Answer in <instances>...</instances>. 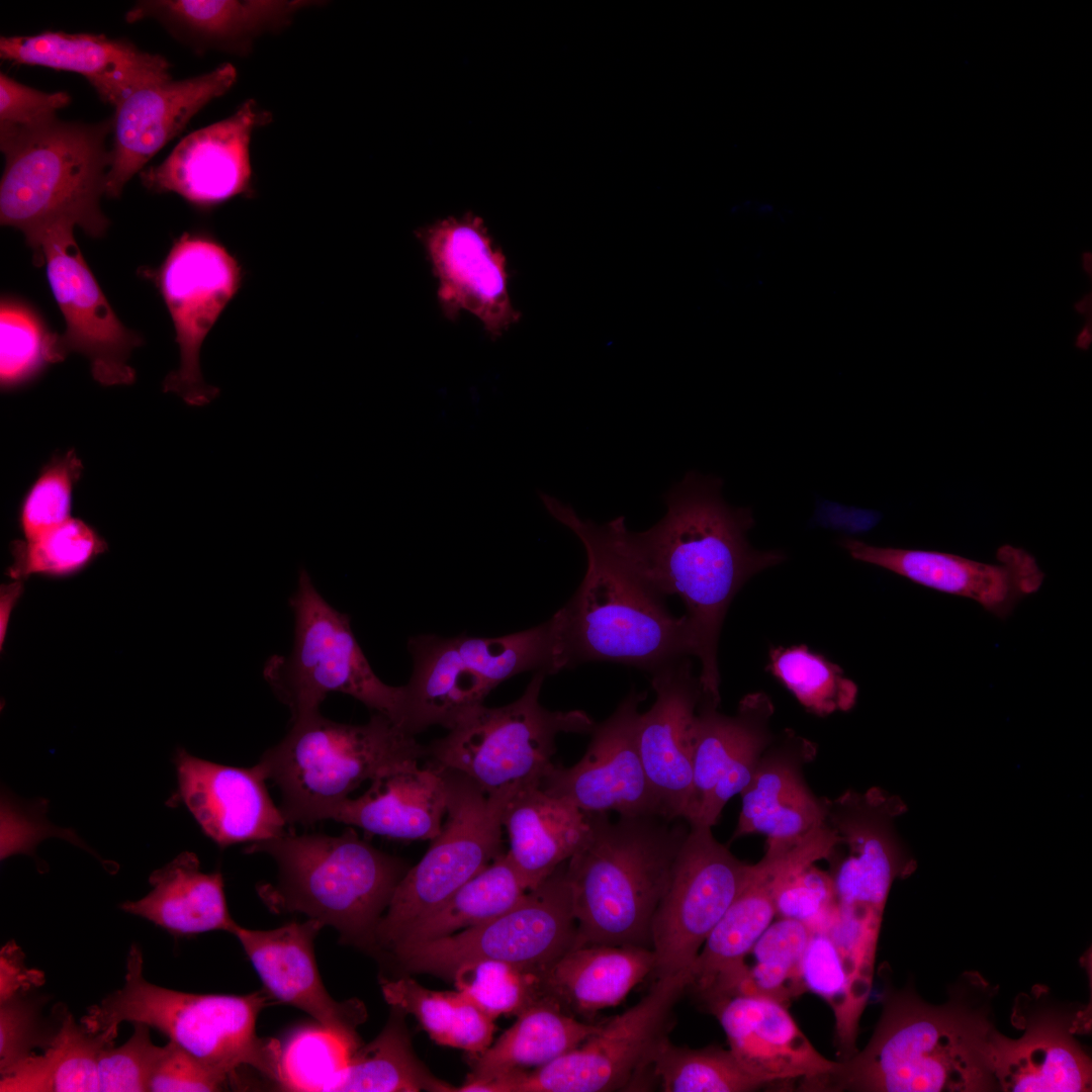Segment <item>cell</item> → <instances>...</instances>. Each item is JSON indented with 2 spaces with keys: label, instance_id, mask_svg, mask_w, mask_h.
Segmentation results:
<instances>
[{
  "label": "cell",
  "instance_id": "f546056e",
  "mask_svg": "<svg viewBox=\"0 0 1092 1092\" xmlns=\"http://www.w3.org/2000/svg\"><path fill=\"white\" fill-rule=\"evenodd\" d=\"M708 1008L719 1020L734 1058L761 1086L792 1080L804 1084L836 1066L815 1049L780 1002L733 995Z\"/></svg>",
  "mask_w": 1092,
  "mask_h": 1092
},
{
  "label": "cell",
  "instance_id": "91938a15",
  "mask_svg": "<svg viewBox=\"0 0 1092 1092\" xmlns=\"http://www.w3.org/2000/svg\"><path fill=\"white\" fill-rule=\"evenodd\" d=\"M21 592H22L21 580H16L15 582H12V583L6 584V585H2V587H1V604H0V606H1V610H0V615H1L0 616L1 645H2V643L4 641V638H5L7 625H8V621H9V616L11 614V610H12L13 606L15 605L16 601L19 599Z\"/></svg>",
  "mask_w": 1092,
  "mask_h": 1092
},
{
  "label": "cell",
  "instance_id": "681fc988",
  "mask_svg": "<svg viewBox=\"0 0 1092 1092\" xmlns=\"http://www.w3.org/2000/svg\"><path fill=\"white\" fill-rule=\"evenodd\" d=\"M83 470L76 453L55 457L33 483L21 506L19 523L25 539H32L70 519L74 485Z\"/></svg>",
  "mask_w": 1092,
  "mask_h": 1092
},
{
  "label": "cell",
  "instance_id": "db71d44e",
  "mask_svg": "<svg viewBox=\"0 0 1092 1092\" xmlns=\"http://www.w3.org/2000/svg\"><path fill=\"white\" fill-rule=\"evenodd\" d=\"M381 992L391 1006L414 1015L431 1039L445 1045L453 1023L457 991H434L412 978L381 979Z\"/></svg>",
  "mask_w": 1092,
  "mask_h": 1092
},
{
  "label": "cell",
  "instance_id": "c3c4849f",
  "mask_svg": "<svg viewBox=\"0 0 1092 1092\" xmlns=\"http://www.w3.org/2000/svg\"><path fill=\"white\" fill-rule=\"evenodd\" d=\"M451 980L458 991L494 1019L502 1015H518L544 997L541 976L500 961L464 964L456 969Z\"/></svg>",
  "mask_w": 1092,
  "mask_h": 1092
},
{
  "label": "cell",
  "instance_id": "ab89813d",
  "mask_svg": "<svg viewBox=\"0 0 1092 1092\" xmlns=\"http://www.w3.org/2000/svg\"><path fill=\"white\" fill-rule=\"evenodd\" d=\"M404 1015L392 1007L381 1032L354 1052L335 1092L455 1091L433 1077L417 1058Z\"/></svg>",
  "mask_w": 1092,
  "mask_h": 1092
},
{
  "label": "cell",
  "instance_id": "ffe728a7",
  "mask_svg": "<svg viewBox=\"0 0 1092 1092\" xmlns=\"http://www.w3.org/2000/svg\"><path fill=\"white\" fill-rule=\"evenodd\" d=\"M73 232H53L42 239L39 248V264H46L52 292L66 322L62 346L67 354L84 355L93 378L100 384H130L135 374L128 358L143 340L116 316Z\"/></svg>",
  "mask_w": 1092,
  "mask_h": 1092
},
{
  "label": "cell",
  "instance_id": "ba28073f",
  "mask_svg": "<svg viewBox=\"0 0 1092 1092\" xmlns=\"http://www.w3.org/2000/svg\"><path fill=\"white\" fill-rule=\"evenodd\" d=\"M425 756L426 746L380 713L352 725L318 711L291 720L288 733L258 764L278 786L287 823L310 825L328 820L363 782Z\"/></svg>",
  "mask_w": 1092,
  "mask_h": 1092
},
{
  "label": "cell",
  "instance_id": "ac0fdd59",
  "mask_svg": "<svg viewBox=\"0 0 1092 1092\" xmlns=\"http://www.w3.org/2000/svg\"><path fill=\"white\" fill-rule=\"evenodd\" d=\"M1090 1010L1056 1001L1042 986L1019 995L1012 1022L1022 1035L1011 1038L999 1031L994 1042L999 1091H1091V1059L1076 1038L1090 1029Z\"/></svg>",
  "mask_w": 1092,
  "mask_h": 1092
},
{
  "label": "cell",
  "instance_id": "9a60e30c",
  "mask_svg": "<svg viewBox=\"0 0 1092 1092\" xmlns=\"http://www.w3.org/2000/svg\"><path fill=\"white\" fill-rule=\"evenodd\" d=\"M171 315L180 365L169 373L163 390L187 404L211 402L219 389L206 383L200 350L216 321L241 290L246 271L219 241L205 233H184L176 239L163 263L148 272Z\"/></svg>",
  "mask_w": 1092,
  "mask_h": 1092
},
{
  "label": "cell",
  "instance_id": "7bdbcfd3",
  "mask_svg": "<svg viewBox=\"0 0 1092 1092\" xmlns=\"http://www.w3.org/2000/svg\"><path fill=\"white\" fill-rule=\"evenodd\" d=\"M650 1069L664 1092H748L761 1087L729 1049L713 1045L684 1048L666 1038Z\"/></svg>",
  "mask_w": 1092,
  "mask_h": 1092
},
{
  "label": "cell",
  "instance_id": "8992f818",
  "mask_svg": "<svg viewBox=\"0 0 1092 1092\" xmlns=\"http://www.w3.org/2000/svg\"><path fill=\"white\" fill-rule=\"evenodd\" d=\"M245 852L266 853L278 866L277 883L259 889L271 911L303 913L363 947L374 946L376 927L408 870L353 828L337 836L283 834L251 843Z\"/></svg>",
  "mask_w": 1092,
  "mask_h": 1092
},
{
  "label": "cell",
  "instance_id": "74e56055",
  "mask_svg": "<svg viewBox=\"0 0 1092 1092\" xmlns=\"http://www.w3.org/2000/svg\"><path fill=\"white\" fill-rule=\"evenodd\" d=\"M306 1H143L126 14L128 22L148 16L214 42H237L286 22Z\"/></svg>",
  "mask_w": 1092,
  "mask_h": 1092
},
{
  "label": "cell",
  "instance_id": "f35d334b",
  "mask_svg": "<svg viewBox=\"0 0 1092 1092\" xmlns=\"http://www.w3.org/2000/svg\"><path fill=\"white\" fill-rule=\"evenodd\" d=\"M527 891L508 853H502L434 912L411 926L388 952L486 922L517 904Z\"/></svg>",
  "mask_w": 1092,
  "mask_h": 1092
},
{
  "label": "cell",
  "instance_id": "6125c7cd",
  "mask_svg": "<svg viewBox=\"0 0 1092 1092\" xmlns=\"http://www.w3.org/2000/svg\"><path fill=\"white\" fill-rule=\"evenodd\" d=\"M1076 308L1079 312L1089 314L1091 312V294H1087L1080 302L1076 304Z\"/></svg>",
  "mask_w": 1092,
  "mask_h": 1092
},
{
  "label": "cell",
  "instance_id": "7c38bea8",
  "mask_svg": "<svg viewBox=\"0 0 1092 1092\" xmlns=\"http://www.w3.org/2000/svg\"><path fill=\"white\" fill-rule=\"evenodd\" d=\"M438 770L448 791L446 821L398 883L376 927L374 946L386 951L502 854L503 810L511 796L487 795L460 772Z\"/></svg>",
  "mask_w": 1092,
  "mask_h": 1092
},
{
  "label": "cell",
  "instance_id": "277c9868",
  "mask_svg": "<svg viewBox=\"0 0 1092 1092\" xmlns=\"http://www.w3.org/2000/svg\"><path fill=\"white\" fill-rule=\"evenodd\" d=\"M590 833L567 860L576 919L575 946L587 943L652 949L651 926L688 834L685 819L589 813Z\"/></svg>",
  "mask_w": 1092,
  "mask_h": 1092
},
{
  "label": "cell",
  "instance_id": "83f0119b",
  "mask_svg": "<svg viewBox=\"0 0 1092 1092\" xmlns=\"http://www.w3.org/2000/svg\"><path fill=\"white\" fill-rule=\"evenodd\" d=\"M651 674L656 698L650 709L639 715L638 747L661 815L685 819L692 788L700 680L688 656Z\"/></svg>",
  "mask_w": 1092,
  "mask_h": 1092
},
{
  "label": "cell",
  "instance_id": "be15d7a7",
  "mask_svg": "<svg viewBox=\"0 0 1092 1092\" xmlns=\"http://www.w3.org/2000/svg\"><path fill=\"white\" fill-rule=\"evenodd\" d=\"M1084 267H1085L1087 273L1090 275L1091 274V254L1090 253L1084 254Z\"/></svg>",
  "mask_w": 1092,
  "mask_h": 1092
},
{
  "label": "cell",
  "instance_id": "bcb514c9",
  "mask_svg": "<svg viewBox=\"0 0 1092 1092\" xmlns=\"http://www.w3.org/2000/svg\"><path fill=\"white\" fill-rule=\"evenodd\" d=\"M105 548V542L90 526L70 518L37 537L14 542L8 575L15 580L31 574L69 575L85 567Z\"/></svg>",
  "mask_w": 1092,
  "mask_h": 1092
},
{
  "label": "cell",
  "instance_id": "d590c367",
  "mask_svg": "<svg viewBox=\"0 0 1092 1092\" xmlns=\"http://www.w3.org/2000/svg\"><path fill=\"white\" fill-rule=\"evenodd\" d=\"M600 1026L577 1020L554 1000L542 997L521 1011L492 1045L470 1056L471 1073L455 1091L476 1092L509 1074L542 1067L577 1048Z\"/></svg>",
  "mask_w": 1092,
  "mask_h": 1092
},
{
  "label": "cell",
  "instance_id": "ee69618b",
  "mask_svg": "<svg viewBox=\"0 0 1092 1092\" xmlns=\"http://www.w3.org/2000/svg\"><path fill=\"white\" fill-rule=\"evenodd\" d=\"M357 1049L320 1024L297 1027L281 1042L277 1086L286 1091L335 1092Z\"/></svg>",
  "mask_w": 1092,
  "mask_h": 1092
},
{
  "label": "cell",
  "instance_id": "11a10c76",
  "mask_svg": "<svg viewBox=\"0 0 1092 1092\" xmlns=\"http://www.w3.org/2000/svg\"><path fill=\"white\" fill-rule=\"evenodd\" d=\"M231 1084L228 1077L204 1065L177 1043L169 1040L152 1075L149 1091L211 1092L224 1090Z\"/></svg>",
  "mask_w": 1092,
  "mask_h": 1092
},
{
  "label": "cell",
  "instance_id": "4316f807",
  "mask_svg": "<svg viewBox=\"0 0 1092 1092\" xmlns=\"http://www.w3.org/2000/svg\"><path fill=\"white\" fill-rule=\"evenodd\" d=\"M236 68L222 64L212 71L179 81L142 88L115 108L114 133L105 194L118 197L127 181L211 100L228 92Z\"/></svg>",
  "mask_w": 1092,
  "mask_h": 1092
},
{
  "label": "cell",
  "instance_id": "9c48e42d",
  "mask_svg": "<svg viewBox=\"0 0 1092 1092\" xmlns=\"http://www.w3.org/2000/svg\"><path fill=\"white\" fill-rule=\"evenodd\" d=\"M546 672L534 673L511 704L468 712L448 733L426 746V765L460 772L487 795H514L541 786L553 765L560 733L590 734L584 711H550L539 702Z\"/></svg>",
  "mask_w": 1092,
  "mask_h": 1092
},
{
  "label": "cell",
  "instance_id": "4dcf8cb0",
  "mask_svg": "<svg viewBox=\"0 0 1092 1092\" xmlns=\"http://www.w3.org/2000/svg\"><path fill=\"white\" fill-rule=\"evenodd\" d=\"M815 754V744L791 730L774 738L740 793L742 806L732 839L750 834L795 839L825 822L827 799L817 797L804 776Z\"/></svg>",
  "mask_w": 1092,
  "mask_h": 1092
},
{
  "label": "cell",
  "instance_id": "7402d4cb",
  "mask_svg": "<svg viewBox=\"0 0 1092 1092\" xmlns=\"http://www.w3.org/2000/svg\"><path fill=\"white\" fill-rule=\"evenodd\" d=\"M720 703L701 694L692 766V788L685 814L689 824L713 827L726 805L749 783L760 755L775 736L774 705L762 692L743 697L735 715L718 711Z\"/></svg>",
  "mask_w": 1092,
  "mask_h": 1092
},
{
  "label": "cell",
  "instance_id": "f1b7e54d",
  "mask_svg": "<svg viewBox=\"0 0 1092 1092\" xmlns=\"http://www.w3.org/2000/svg\"><path fill=\"white\" fill-rule=\"evenodd\" d=\"M0 57L15 64L75 72L99 98L115 108L133 92L170 81V65L160 55L103 34L43 31L1 36Z\"/></svg>",
  "mask_w": 1092,
  "mask_h": 1092
},
{
  "label": "cell",
  "instance_id": "d6986e66",
  "mask_svg": "<svg viewBox=\"0 0 1092 1092\" xmlns=\"http://www.w3.org/2000/svg\"><path fill=\"white\" fill-rule=\"evenodd\" d=\"M415 236L438 280L437 300L447 320L454 322L467 311L492 341L519 322L506 255L480 216L471 211L448 216L419 228Z\"/></svg>",
  "mask_w": 1092,
  "mask_h": 1092
},
{
  "label": "cell",
  "instance_id": "d4e9b609",
  "mask_svg": "<svg viewBox=\"0 0 1092 1092\" xmlns=\"http://www.w3.org/2000/svg\"><path fill=\"white\" fill-rule=\"evenodd\" d=\"M182 803L202 832L220 848L259 842L284 834L287 823L271 799L267 778L257 763L238 767L212 762L177 748L174 754Z\"/></svg>",
  "mask_w": 1092,
  "mask_h": 1092
},
{
  "label": "cell",
  "instance_id": "f5cc1de1",
  "mask_svg": "<svg viewBox=\"0 0 1092 1092\" xmlns=\"http://www.w3.org/2000/svg\"><path fill=\"white\" fill-rule=\"evenodd\" d=\"M26 993L0 1002V1074H9L30 1056L44 1050L58 1031L59 1023L49 1027L41 1017L40 1005Z\"/></svg>",
  "mask_w": 1092,
  "mask_h": 1092
},
{
  "label": "cell",
  "instance_id": "5b68a950",
  "mask_svg": "<svg viewBox=\"0 0 1092 1092\" xmlns=\"http://www.w3.org/2000/svg\"><path fill=\"white\" fill-rule=\"evenodd\" d=\"M112 119L97 123L60 120L0 125L5 158L0 184V222L21 231L39 264L42 239L79 226L102 237L109 220L100 208L110 167L105 138Z\"/></svg>",
  "mask_w": 1092,
  "mask_h": 1092
},
{
  "label": "cell",
  "instance_id": "5bb4252c",
  "mask_svg": "<svg viewBox=\"0 0 1092 1092\" xmlns=\"http://www.w3.org/2000/svg\"><path fill=\"white\" fill-rule=\"evenodd\" d=\"M576 927L564 862L494 918L391 956L407 972L448 979L460 966L482 960L505 962L542 976L574 947Z\"/></svg>",
  "mask_w": 1092,
  "mask_h": 1092
},
{
  "label": "cell",
  "instance_id": "603a6c76",
  "mask_svg": "<svg viewBox=\"0 0 1092 1092\" xmlns=\"http://www.w3.org/2000/svg\"><path fill=\"white\" fill-rule=\"evenodd\" d=\"M843 548L858 561L876 565L925 587L975 601L1004 620L1025 597L1036 593L1044 573L1022 548L1003 545L996 562L985 563L952 553L880 547L846 538Z\"/></svg>",
  "mask_w": 1092,
  "mask_h": 1092
},
{
  "label": "cell",
  "instance_id": "e0dca14e",
  "mask_svg": "<svg viewBox=\"0 0 1092 1092\" xmlns=\"http://www.w3.org/2000/svg\"><path fill=\"white\" fill-rule=\"evenodd\" d=\"M838 836L826 822L795 839H766L762 858L710 933L693 967L694 988L707 1006L736 995L746 957L776 917L780 887L794 872L831 854Z\"/></svg>",
  "mask_w": 1092,
  "mask_h": 1092
},
{
  "label": "cell",
  "instance_id": "94428289",
  "mask_svg": "<svg viewBox=\"0 0 1092 1092\" xmlns=\"http://www.w3.org/2000/svg\"><path fill=\"white\" fill-rule=\"evenodd\" d=\"M1090 341H1091V317L1089 316L1085 329L1083 330V332L1079 336L1077 346H1079L1080 348L1087 349L1088 346H1089Z\"/></svg>",
  "mask_w": 1092,
  "mask_h": 1092
},
{
  "label": "cell",
  "instance_id": "9f6ffc18",
  "mask_svg": "<svg viewBox=\"0 0 1092 1092\" xmlns=\"http://www.w3.org/2000/svg\"><path fill=\"white\" fill-rule=\"evenodd\" d=\"M71 97L67 92L47 93L25 86L0 74V125H26L56 115L67 106Z\"/></svg>",
  "mask_w": 1092,
  "mask_h": 1092
},
{
  "label": "cell",
  "instance_id": "816d5d0a",
  "mask_svg": "<svg viewBox=\"0 0 1092 1092\" xmlns=\"http://www.w3.org/2000/svg\"><path fill=\"white\" fill-rule=\"evenodd\" d=\"M837 913L832 876L814 863L789 876L776 898V916L805 924L811 932H826Z\"/></svg>",
  "mask_w": 1092,
  "mask_h": 1092
},
{
  "label": "cell",
  "instance_id": "44dd1931",
  "mask_svg": "<svg viewBox=\"0 0 1092 1092\" xmlns=\"http://www.w3.org/2000/svg\"><path fill=\"white\" fill-rule=\"evenodd\" d=\"M646 696L632 690L609 718L595 725L580 760L570 767L553 764L541 788L586 813L662 816L637 741L639 706Z\"/></svg>",
  "mask_w": 1092,
  "mask_h": 1092
},
{
  "label": "cell",
  "instance_id": "6f0895ef",
  "mask_svg": "<svg viewBox=\"0 0 1092 1092\" xmlns=\"http://www.w3.org/2000/svg\"><path fill=\"white\" fill-rule=\"evenodd\" d=\"M457 992L455 1015L445 1045L461 1049L470 1056L478 1055L491 1044L494 1018L468 996Z\"/></svg>",
  "mask_w": 1092,
  "mask_h": 1092
},
{
  "label": "cell",
  "instance_id": "1f68e13d",
  "mask_svg": "<svg viewBox=\"0 0 1092 1092\" xmlns=\"http://www.w3.org/2000/svg\"><path fill=\"white\" fill-rule=\"evenodd\" d=\"M418 762L376 777L362 796L335 806L328 819L383 837L432 840L447 815V785L442 771Z\"/></svg>",
  "mask_w": 1092,
  "mask_h": 1092
},
{
  "label": "cell",
  "instance_id": "cb8c5ba5",
  "mask_svg": "<svg viewBox=\"0 0 1092 1092\" xmlns=\"http://www.w3.org/2000/svg\"><path fill=\"white\" fill-rule=\"evenodd\" d=\"M270 118L247 100L229 117L186 135L161 164L142 171L141 179L152 191L176 193L202 209L238 196L251 198L252 134Z\"/></svg>",
  "mask_w": 1092,
  "mask_h": 1092
},
{
  "label": "cell",
  "instance_id": "60d3db41",
  "mask_svg": "<svg viewBox=\"0 0 1092 1092\" xmlns=\"http://www.w3.org/2000/svg\"><path fill=\"white\" fill-rule=\"evenodd\" d=\"M765 669L817 716L846 712L856 703L855 682L839 665L805 644L771 648Z\"/></svg>",
  "mask_w": 1092,
  "mask_h": 1092
},
{
  "label": "cell",
  "instance_id": "2e32d148",
  "mask_svg": "<svg viewBox=\"0 0 1092 1092\" xmlns=\"http://www.w3.org/2000/svg\"><path fill=\"white\" fill-rule=\"evenodd\" d=\"M751 867L720 843L711 826L689 824L652 921L655 978L693 967Z\"/></svg>",
  "mask_w": 1092,
  "mask_h": 1092
},
{
  "label": "cell",
  "instance_id": "7a4b0ae2",
  "mask_svg": "<svg viewBox=\"0 0 1092 1092\" xmlns=\"http://www.w3.org/2000/svg\"><path fill=\"white\" fill-rule=\"evenodd\" d=\"M942 1004L906 987L888 991L868 1044L808 1091L993 1092L996 989L977 972L963 974Z\"/></svg>",
  "mask_w": 1092,
  "mask_h": 1092
},
{
  "label": "cell",
  "instance_id": "8fae6325",
  "mask_svg": "<svg viewBox=\"0 0 1092 1092\" xmlns=\"http://www.w3.org/2000/svg\"><path fill=\"white\" fill-rule=\"evenodd\" d=\"M294 618L288 655H272L263 675L290 710L291 720L320 711L331 693L353 697L400 726L404 691L383 682L372 669L353 633L348 615L331 606L304 568L289 598Z\"/></svg>",
  "mask_w": 1092,
  "mask_h": 1092
},
{
  "label": "cell",
  "instance_id": "f6af8a7d",
  "mask_svg": "<svg viewBox=\"0 0 1092 1092\" xmlns=\"http://www.w3.org/2000/svg\"><path fill=\"white\" fill-rule=\"evenodd\" d=\"M0 379L5 388L34 377L67 355L61 336L52 333L27 304L5 298L0 309Z\"/></svg>",
  "mask_w": 1092,
  "mask_h": 1092
},
{
  "label": "cell",
  "instance_id": "836d02e7",
  "mask_svg": "<svg viewBox=\"0 0 1092 1092\" xmlns=\"http://www.w3.org/2000/svg\"><path fill=\"white\" fill-rule=\"evenodd\" d=\"M654 967L650 948L587 943L558 959L541 976V986L562 1009L589 1015L618 1005Z\"/></svg>",
  "mask_w": 1092,
  "mask_h": 1092
},
{
  "label": "cell",
  "instance_id": "52a82bcc",
  "mask_svg": "<svg viewBox=\"0 0 1092 1092\" xmlns=\"http://www.w3.org/2000/svg\"><path fill=\"white\" fill-rule=\"evenodd\" d=\"M269 999L266 990L195 994L155 985L145 978L143 952L132 943L122 987L90 1006L80 1022L91 1032L118 1030L122 1022L145 1023L232 1084L247 1067L277 1084L281 1041L257 1033L259 1014Z\"/></svg>",
  "mask_w": 1092,
  "mask_h": 1092
},
{
  "label": "cell",
  "instance_id": "680465c9",
  "mask_svg": "<svg viewBox=\"0 0 1092 1092\" xmlns=\"http://www.w3.org/2000/svg\"><path fill=\"white\" fill-rule=\"evenodd\" d=\"M0 967V1002L15 994L26 993L41 978L37 971L30 972L25 968L21 951L13 942L1 949Z\"/></svg>",
  "mask_w": 1092,
  "mask_h": 1092
},
{
  "label": "cell",
  "instance_id": "8d00e7d4",
  "mask_svg": "<svg viewBox=\"0 0 1092 1092\" xmlns=\"http://www.w3.org/2000/svg\"><path fill=\"white\" fill-rule=\"evenodd\" d=\"M118 1030L91 1032L66 1008L60 1024L41 1055H32L1 1077V1092H98V1058L113 1044Z\"/></svg>",
  "mask_w": 1092,
  "mask_h": 1092
},
{
  "label": "cell",
  "instance_id": "30bf717a",
  "mask_svg": "<svg viewBox=\"0 0 1092 1092\" xmlns=\"http://www.w3.org/2000/svg\"><path fill=\"white\" fill-rule=\"evenodd\" d=\"M407 648L414 669L403 686L400 727L414 736L434 725L450 730L516 674L556 673L550 620L492 638L422 634L411 638Z\"/></svg>",
  "mask_w": 1092,
  "mask_h": 1092
},
{
  "label": "cell",
  "instance_id": "6da1fadb",
  "mask_svg": "<svg viewBox=\"0 0 1092 1092\" xmlns=\"http://www.w3.org/2000/svg\"><path fill=\"white\" fill-rule=\"evenodd\" d=\"M721 488L720 478L690 471L664 494L667 512L648 530L630 531L624 517L597 524L641 582L661 598L677 595L684 601L693 655L701 662V691L716 701L718 641L727 610L749 578L786 559L782 551L750 546L751 511L729 506Z\"/></svg>",
  "mask_w": 1092,
  "mask_h": 1092
},
{
  "label": "cell",
  "instance_id": "f907efd6",
  "mask_svg": "<svg viewBox=\"0 0 1092 1092\" xmlns=\"http://www.w3.org/2000/svg\"><path fill=\"white\" fill-rule=\"evenodd\" d=\"M150 1026L133 1023V1032L121 1045L109 1044L98 1058L99 1092H145L166 1045H156Z\"/></svg>",
  "mask_w": 1092,
  "mask_h": 1092
},
{
  "label": "cell",
  "instance_id": "4fadbf2b",
  "mask_svg": "<svg viewBox=\"0 0 1092 1092\" xmlns=\"http://www.w3.org/2000/svg\"><path fill=\"white\" fill-rule=\"evenodd\" d=\"M692 982V968L656 978L637 1004L601 1023L577 1048L533 1072L489 1082L479 1092H609L631 1087L668 1038L674 1006Z\"/></svg>",
  "mask_w": 1092,
  "mask_h": 1092
},
{
  "label": "cell",
  "instance_id": "3957f363",
  "mask_svg": "<svg viewBox=\"0 0 1092 1092\" xmlns=\"http://www.w3.org/2000/svg\"><path fill=\"white\" fill-rule=\"evenodd\" d=\"M539 496L548 513L579 538L587 556L579 587L549 619L555 671L611 661L653 672L693 655L685 616H672L664 598L622 563L597 524L552 495Z\"/></svg>",
  "mask_w": 1092,
  "mask_h": 1092
},
{
  "label": "cell",
  "instance_id": "484cf974",
  "mask_svg": "<svg viewBox=\"0 0 1092 1092\" xmlns=\"http://www.w3.org/2000/svg\"><path fill=\"white\" fill-rule=\"evenodd\" d=\"M322 927L310 918L271 930L248 929L237 923L232 934L271 998L302 1010L315 1023L359 1048L357 1026L366 1017L365 1008L356 999L337 1001L325 988L313 950Z\"/></svg>",
  "mask_w": 1092,
  "mask_h": 1092
},
{
  "label": "cell",
  "instance_id": "d6a6232c",
  "mask_svg": "<svg viewBox=\"0 0 1092 1092\" xmlns=\"http://www.w3.org/2000/svg\"><path fill=\"white\" fill-rule=\"evenodd\" d=\"M507 852L528 891L538 887L586 841L590 817L565 798L541 786L512 795L503 810Z\"/></svg>",
  "mask_w": 1092,
  "mask_h": 1092
},
{
  "label": "cell",
  "instance_id": "e575fe53",
  "mask_svg": "<svg viewBox=\"0 0 1092 1092\" xmlns=\"http://www.w3.org/2000/svg\"><path fill=\"white\" fill-rule=\"evenodd\" d=\"M152 890L120 909L144 918L172 935H195L213 930L232 933L231 916L220 872L203 873L196 854L183 851L149 877Z\"/></svg>",
  "mask_w": 1092,
  "mask_h": 1092
},
{
  "label": "cell",
  "instance_id": "b9f144b4",
  "mask_svg": "<svg viewBox=\"0 0 1092 1092\" xmlns=\"http://www.w3.org/2000/svg\"><path fill=\"white\" fill-rule=\"evenodd\" d=\"M811 930L802 922L779 918L755 941L747 956L745 979L736 995L764 997L787 1006L805 992L800 965Z\"/></svg>",
  "mask_w": 1092,
  "mask_h": 1092
},
{
  "label": "cell",
  "instance_id": "7dc6e473",
  "mask_svg": "<svg viewBox=\"0 0 1092 1092\" xmlns=\"http://www.w3.org/2000/svg\"><path fill=\"white\" fill-rule=\"evenodd\" d=\"M800 971L805 991L818 995L831 1007L840 1060L848 1059L858 1051L855 1042L860 1019L852 1008L843 960L827 932H811Z\"/></svg>",
  "mask_w": 1092,
  "mask_h": 1092
}]
</instances>
